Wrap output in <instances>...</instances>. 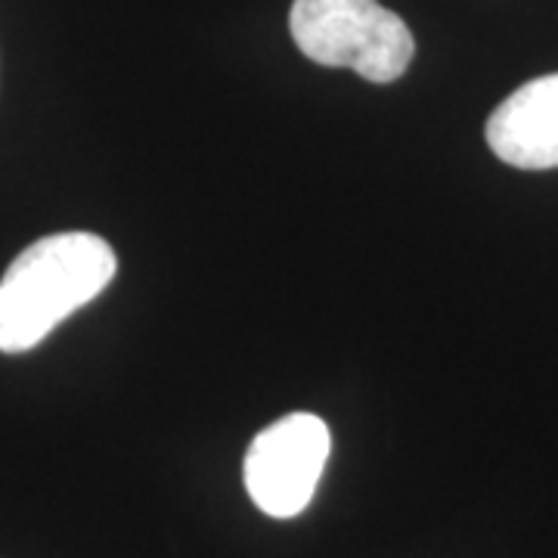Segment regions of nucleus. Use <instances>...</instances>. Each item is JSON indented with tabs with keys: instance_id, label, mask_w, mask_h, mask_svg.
Listing matches in <instances>:
<instances>
[{
	"instance_id": "nucleus-1",
	"label": "nucleus",
	"mask_w": 558,
	"mask_h": 558,
	"mask_svg": "<svg viewBox=\"0 0 558 558\" xmlns=\"http://www.w3.org/2000/svg\"><path fill=\"white\" fill-rule=\"evenodd\" d=\"M116 270L119 258L97 233H53L32 242L0 279V351H32L97 299Z\"/></svg>"
},
{
	"instance_id": "nucleus-2",
	"label": "nucleus",
	"mask_w": 558,
	"mask_h": 558,
	"mask_svg": "<svg viewBox=\"0 0 558 558\" xmlns=\"http://www.w3.org/2000/svg\"><path fill=\"white\" fill-rule=\"evenodd\" d=\"M289 28L307 60L354 69L369 84L398 81L416 53L407 22L379 0H295Z\"/></svg>"
},
{
	"instance_id": "nucleus-3",
	"label": "nucleus",
	"mask_w": 558,
	"mask_h": 558,
	"mask_svg": "<svg viewBox=\"0 0 558 558\" xmlns=\"http://www.w3.org/2000/svg\"><path fill=\"white\" fill-rule=\"evenodd\" d=\"M329 450V425L314 413H292L267 425L242 462L252 502L270 519L301 515L317 494Z\"/></svg>"
},
{
	"instance_id": "nucleus-4",
	"label": "nucleus",
	"mask_w": 558,
	"mask_h": 558,
	"mask_svg": "<svg viewBox=\"0 0 558 558\" xmlns=\"http://www.w3.org/2000/svg\"><path fill=\"white\" fill-rule=\"evenodd\" d=\"M487 146L521 171L558 168V72L521 84L487 119Z\"/></svg>"
}]
</instances>
